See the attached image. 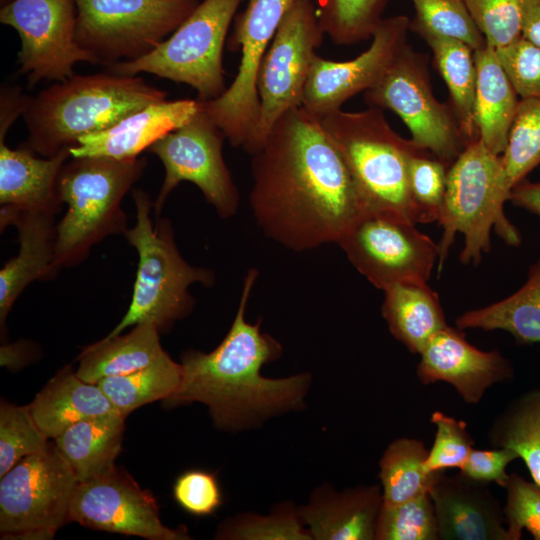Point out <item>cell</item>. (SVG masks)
Here are the masks:
<instances>
[{"mask_svg":"<svg viewBox=\"0 0 540 540\" xmlns=\"http://www.w3.org/2000/svg\"><path fill=\"white\" fill-rule=\"evenodd\" d=\"M249 203L264 234L293 251L337 243L368 212L321 119L283 114L252 154Z\"/></svg>","mask_w":540,"mask_h":540,"instance_id":"obj_1","label":"cell"},{"mask_svg":"<svg viewBox=\"0 0 540 540\" xmlns=\"http://www.w3.org/2000/svg\"><path fill=\"white\" fill-rule=\"evenodd\" d=\"M258 271H248L236 316L225 338L211 352L189 350L181 356L182 378L170 405L201 402L214 424L241 429L263 419L299 408L310 376L264 377L261 369L282 353L281 345L260 331V321L245 319L246 306Z\"/></svg>","mask_w":540,"mask_h":540,"instance_id":"obj_2","label":"cell"},{"mask_svg":"<svg viewBox=\"0 0 540 540\" xmlns=\"http://www.w3.org/2000/svg\"><path fill=\"white\" fill-rule=\"evenodd\" d=\"M166 98V91L137 75L74 74L30 97L23 114L26 145L43 157H53L76 146L81 137Z\"/></svg>","mask_w":540,"mask_h":540,"instance_id":"obj_3","label":"cell"},{"mask_svg":"<svg viewBox=\"0 0 540 540\" xmlns=\"http://www.w3.org/2000/svg\"><path fill=\"white\" fill-rule=\"evenodd\" d=\"M511 188L501 155H495L476 139L450 165L444 200L436 222L442 228L438 269L447 259L455 235H464L460 260L478 265L491 249V231L509 246L521 245L520 231L506 217L504 205Z\"/></svg>","mask_w":540,"mask_h":540,"instance_id":"obj_4","label":"cell"},{"mask_svg":"<svg viewBox=\"0 0 540 540\" xmlns=\"http://www.w3.org/2000/svg\"><path fill=\"white\" fill-rule=\"evenodd\" d=\"M132 196L136 223L124 235L138 253L136 280L127 312L106 337L139 323H152L159 331L166 330L192 309L194 300L189 287L197 282L211 286L215 279L210 269L192 266L181 256L167 219L153 224L149 194L134 189Z\"/></svg>","mask_w":540,"mask_h":540,"instance_id":"obj_5","label":"cell"},{"mask_svg":"<svg viewBox=\"0 0 540 540\" xmlns=\"http://www.w3.org/2000/svg\"><path fill=\"white\" fill-rule=\"evenodd\" d=\"M342 156L367 211L391 212L419 223L408 179L410 155L421 148L401 137L381 109H339L321 119ZM423 149V148H422Z\"/></svg>","mask_w":540,"mask_h":540,"instance_id":"obj_6","label":"cell"},{"mask_svg":"<svg viewBox=\"0 0 540 540\" xmlns=\"http://www.w3.org/2000/svg\"><path fill=\"white\" fill-rule=\"evenodd\" d=\"M146 165L143 157H71L63 165L57 188L68 210L57 224L56 251L61 267L84 260L92 246L105 237L125 233L127 218L121 202Z\"/></svg>","mask_w":540,"mask_h":540,"instance_id":"obj_7","label":"cell"},{"mask_svg":"<svg viewBox=\"0 0 540 540\" xmlns=\"http://www.w3.org/2000/svg\"><path fill=\"white\" fill-rule=\"evenodd\" d=\"M244 0H203L192 14L147 55L122 61L110 72L134 76L150 73L194 88L198 100L218 98L227 89L223 47L237 9Z\"/></svg>","mask_w":540,"mask_h":540,"instance_id":"obj_8","label":"cell"},{"mask_svg":"<svg viewBox=\"0 0 540 540\" xmlns=\"http://www.w3.org/2000/svg\"><path fill=\"white\" fill-rule=\"evenodd\" d=\"M75 40L109 67L154 50L196 9L198 0H74Z\"/></svg>","mask_w":540,"mask_h":540,"instance_id":"obj_9","label":"cell"},{"mask_svg":"<svg viewBox=\"0 0 540 540\" xmlns=\"http://www.w3.org/2000/svg\"><path fill=\"white\" fill-rule=\"evenodd\" d=\"M429 57L408 43L379 81L364 92L369 107L397 114L411 140L451 165L471 142L464 134L449 102H439L432 89Z\"/></svg>","mask_w":540,"mask_h":540,"instance_id":"obj_10","label":"cell"},{"mask_svg":"<svg viewBox=\"0 0 540 540\" xmlns=\"http://www.w3.org/2000/svg\"><path fill=\"white\" fill-rule=\"evenodd\" d=\"M78 481L55 443L14 465L0 481L2 539H51L69 521Z\"/></svg>","mask_w":540,"mask_h":540,"instance_id":"obj_11","label":"cell"},{"mask_svg":"<svg viewBox=\"0 0 540 540\" xmlns=\"http://www.w3.org/2000/svg\"><path fill=\"white\" fill-rule=\"evenodd\" d=\"M298 1L248 0L246 8L235 16L229 44L233 50L241 51L237 74L218 98L199 100L201 109L234 147L246 151L254 137L260 113L259 67L281 21Z\"/></svg>","mask_w":540,"mask_h":540,"instance_id":"obj_12","label":"cell"},{"mask_svg":"<svg viewBox=\"0 0 540 540\" xmlns=\"http://www.w3.org/2000/svg\"><path fill=\"white\" fill-rule=\"evenodd\" d=\"M324 35L313 0L298 1L284 16L259 67L260 113L249 154L261 148L283 114L302 105L312 59Z\"/></svg>","mask_w":540,"mask_h":540,"instance_id":"obj_13","label":"cell"},{"mask_svg":"<svg viewBox=\"0 0 540 540\" xmlns=\"http://www.w3.org/2000/svg\"><path fill=\"white\" fill-rule=\"evenodd\" d=\"M352 265L373 286L428 282L439 246L416 223L391 212H365L338 242Z\"/></svg>","mask_w":540,"mask_h":540,"instance_id":"obj_14","label":"cell"},{"mask_svg":"<svg viewBox=\"0 0 540 540\" xmlns=\"http://www.w3.org/2000/svg\"><path fill=\"white\" fill-rule=\"evenodd\" d=\"M225 135L209 115L199 111L183 126L169 132L147 151L162 162L165 177L153 208L160 215L168 195L188 181L195 184L218 215L236 214L240 196L223 158Z\"/></svg>","mask_w":540,"mask_h":540,"instance_id":"obj_15","label":"cell"},{"mask_svg":"<svg viewBox=\"0 0 540 540\" xmlns=\"http://www.w3.org/2000/svg\"><path fill=\"white\" fill-rule=\"evenodd\" d=\"M74 0H11L2 5L0 22L20 39L18 73L33 88L41 80L63 81L78 62L97 64L75 40Z\"/></svg>","mask_w":540,"mask_h":540,"instance_id":"obj_16","label":"cell"},{"mask_svg":"<svg viewBox=\"0 0 540 540\" xmlns=\"http://www.w3.org/2000/svg\"><path fill=\"white\" fill-rule=\"evenodd\" d=\"M69 521L107 532L149 540L190 539L185 528L162 524L157 501L125 471L78 482L69 507Z\"/></svg>","mask_w":540,"mask_h":540,"instance_id":"obj_17","label":"cell"},{"mask_svg":"<svg viewBox=\"0 0 540 540\" xmlns=\"http://www.w3.org/2000/svg\"><path fill=\"white\" fill-rule=\"evenodd\" d=\"M410 19L383 18L372 43L356 58L334 61L314 55L304 88L302 107L322 119L360 92L374 86L407 44Z\"/></svg>","mask_w":540,"mask_h":540,"instance_id":"obj_18","label":"cell"},{"mask_svg":"<svg viewBox=\"0 0 540 540\" xmlns=\"http://www.w3.org/2000/svg\"><path fill=\"white\" fill-rule=\"evenodd\" d=\"M416 374L424 385L450 384L468 404L479 403L486 391L515 377L514 367L498 349L480 350L462 330L446 326L420 352Z\"/></svg>","mask_w":540,"mask_h":540,"instance_id":"obj_19","label":"cell"},{"mask_svg":"<svg viewBox=\"0 0 540 540\" xmlns=\"http://www.w3.org/2000/svg\"><path fill=\"white\" fill-rule=\"evenodd\" d=\"M488 483L442 471L430 489L439 540H510L503 506Z\"/></svg>","mask_w":540,"mask_h":540,"instance_id":"obj_20","label":"cell"},{"mask_svg":"<svg viewBox=\"0 0 540 540\" xmlns=\"http://www.w3.org/2000/svg\"><path fill=\"white\" fill-rule=\"evenodd\" d=\"M55 214L1 206V230L14 225L18 232L19 251L0 270L1 329L13 304L33 281L53 278L60 270L56 241Z\"/></svg>","mask_w":540,"mask_h":540,"instance_id":"obj_21","label":"cell"},{"mask_svg":"<svg viewBox=\"0 0 540 540\" xmlns=\"http://www.w3.org/2000/svg\"><path fill=\"white\" fill-rule=\"evenodd\" d=\"M199 108L198 99L153 103L109 128L81 137L70 149L71 157H139L158 139L191 120Z\"/></svg>","mask_w":540,"mask_h":540,"instance_id":"obj_22","label":"cell"},{"mask_svg":"<svg viewBox=\"0 0 540 540\" xmlns=\"http://www.w3.org/2000/svg\"><path fill=\"white\" fill-rule=\"evenodd\" d=\"M383 505L378 485L342 492L319 488L299 515L318 540H375L377 518Z\"/></svg>","mask_w":540,"mask_h":540,"instance_id":"obj_23","label":"cell"},{"mask_svg":"<svg viewBox=\"0 0 540 540\" xmlns=\"http://www.w3.org/2000/svg\"><path fill=\"white\" fill-rule=\"evenodd\" d=\"M71 158L70 149L39 158L26 144L9 148L0 138V204L23 210L57 214L62 206L58 178Z\"/></svg>","mask_w":540,"mask_h":540,"instance_id":"obj_24","label":"cell"},{"mask_svg":"<svg viewBox=\"0 0 540 540\" xmlns=\"http://www.w3.org/2000/svg\"><path fill=\"white\" fill-rule=\"evenodd\" d=\"M476 88L474 122L478 139L495 155L504 152L520 97L503 69L495 49L474 51Z\"/></svg>","mask_w":540,"mask_h":540,"instance_id":"obj_25","label":"cell"},{"mask_svg":"<svg viewBox=\"0 0 540 540\" xmlns=\"http://www.w3.org/2000/svg\"><path fill=\"white\" fill-rule=\"evenodd\" d=\"M28 408L49 439L79 421L117 411L98 384L82 380L71 367L57 373Z\"/></svg>","mask_w":540,"mask_h":540,"instance_id":"obj_26","label":"cell"},{"mask_svg":"<svg viewBox=\"0 0 540 540\" xmlns=\"http://www.w3.org/2000/svg\"><path fill=\"white\" fill-rule=\"evenodd\" d=\"M125 417L118 411L79 421L54 439L78 482L111 472L122 447Z\"/></svg>","mask_w":540,"mask_h":540,"instance_id":"obj_27","label":"cell"},{"mask_svg":"<svg viewBox=\"0 0 540 540\" xmlns=\"http://www.w3.org/2000/svg\"><path fill=\"white\" fill-rule=\"evenodd\" d=\"M383 292L382 315L389 331L411 353L420 354L447 326L438 293L428 282H400Z\"/></svg>","mask_w":540,"mask_h":540,"instance_id":"obj_28","label":"cell"},{"mask_svg":"<svg viewBox=\"0 0 540 540\" xmlns=\"http://www.w3.org/2000/svg\"><path fill=\"white\" fill-rule=\"evenodd\" d=\"M159 329L139 323L127 334L104 337L83 349L76 374L96 384L103 378L128 374L149 366L166 352L160 344Z\"/></svg>","mask_w":540,"mask_h":540,"instance_id":"obj_29","label":"cell"},{"mask_svg":"<svg viewBox=\"0 0 540 540\" xmlns=\"http://www.w3.org/2000/svg\"><path fill=\"white\" fill-rule=\"evenodd\" d=\"M455 324L460 330H503L521 345L540 343V256L528 268L526 281L517 291L462 313Z\"/></svg>","mask_w":540,"mask_h":540,"instance_id":"obj_30","label":"cell"},{"mask_svg":"<svg viewBox=\"0 0 540 540\" xmlns=\"http://www.w3.org/2000/svg\"><path fill=\"white\" fill-rule=\"evenodd\" d=\"M416 34L432 51L434 65L448 88L449 103L464 134L470 141L478 139L473 113L476 88L474 50L457 39L428 31Z\"/></svg>","mask_w":540,"mask_h":540,"instance_id":"obj_31","label":"cell"},{"mask_svg":"<svg viewBox=\"0 0 540 540\" xmlns=\"http://www.w3.org/2000/svg\"><path fill=\"white\" fill-rule=\"evenodd\" d=\"M487 439L493 447L515 451L540 486V388L511 400L492 421Z\"/></svg>","mask_w":540,"mask_h":540,"instance_id":"obj_32","label":"cell"},{"mask_svg":"<svg viewBox=\"0 0 540 540\" xmlns=\"http://www.w3.org/2000/svg\"><path fill=\"white\" fill-rule=\"evenodd\" d=\"M429 449L416 438L392 441L379 462L384 506L398 505L430 492L442 471L429 472L425 461Z\"/></svg>","mask_w":540,"mask_h":540,"instance_id":"obj_33","label":"cell"},{"mask_svg":"<svg viewBox=\"0 0 540 540\" xmlns=\"http://www.w3.org/2000/svg\"><path fill=\"white\" fill-rule=\"evenodd\" d=\"M182 378L181 364L166 353L140 370L106 377L96 384L114 409L126 417L135 409L153 401L166 400L178 389Z\"/></svg>","mask_w":540,"mask_h":540,"instance_id":"obj_34","label":"cell"},{"mask_svg":"<svg viewBox=\"0 0 540 540\" xmlns=\"http://www.w3.org/2000/svg\"><path fill=\"white\" fill-rule=\"evenodd\" d=\"M390 0H318L316 11L325 35L350 46L372 38Z\"/></svg>","mask_w":540,"mask_h":540,"instance_id":"obj_35","label":"cell"},{"mask_svg":"<svg viewBox=\"0 0 540 540\" xmlns=\"http://www.w3.org/2000/svg\"><path fill=\"white\" fill-rule=\"evenodd\" d=\"M501 161L511 190L540 165V99H520Z\"/></svg>","mask_w":540,"mask_h":540,"instance_id":"obj_36","label":"cell"},{"mask_svg":"<svg viewBox=\"0 0 540 540\" xmlns=\"http://www.w3.org/2000/svg\"><path fill=\"white\" fill-rule=\"evenodd\" d=\"M415 15L410 30L428 31L460 40L474 51L483 48L486 40L476 26L465 0H411Z\"/></svg>","mask_w":540,"mask_h":540,"instance_id":"obj_37","label":"cell"},{"mask_svg":"<svg viewBox=\"0 0 540 540\" xmlns=\"http://www.w3.org/2000/svg\"><path fill=\"white\" fill-rule=\"evenodd\" d=\"M375 540H439L433 502L429 493L398 505H382Z\"/></svg>","mask_w":540,"mask_h":540,"instance_id":"obj_38","label":"cell"},{"mask_svg":"<svg viewBox=\"0 0 540 540\" xmlns=\"http://www.w3.org/2000/svg\"><path fill=\"white\" fill-rule=\"evenodd\" d=\"M48 437L35 422L28 406L1 401L0 477L23 458L43 449Z\"/></svg>","mask_w":540,"mask_h":540,"instance_id":"obj_39","label":"cell"},{"mask_svg":"<svg viewBox=\"0 0 540 540\" xmlns=\"http://www.w3.org/2000/svg\"><path fill=\"white\" fill-rule=\"evenodd\" d=\"M450 165L419 148L408 160L409 188L419 223L437 221L444 200Z\"/></svg>","mask_w":540,"mask_h":540,"instance_id":"obj_40","label":"cell"},{"mask_svg":"<svg viewBox=\"0 0 540 540\" xmlns=\"http://www.w3.org/2000/svg\"><path fill=\"white\" fill-rule=\"evenodd\" d=\"M487 45L495 50L522 37L525 0H465Z\"/></svg>","mask_w":540,"mask_h":540,"instance_id":"obj_41","label":"cell"},{"mask_svg":"<svg viewBox=\"0 0 540 540\" xmlns=\"http://www.w3.org/2000/svg\"><path fill=\"white\" fill-rule=\"evenodd\" d=\"M219 539H313L298 511L288 506L270 516L241 515L219 528Z\"/></svg>","mask_w":540,"mask_h":540,"instance_id":"obj_42","label":"cell"},{"mask_svg":"<svg viewBox=\"0 0 540 540\" xmlns=\"http://www.w3.org/2000/svg\"><path fill=\"white\" fill-rule=\"evenodd\" d=\"M430 421L436 427L432 447L425 461L429 472L460 468L474 448V439L462 420L441 411H434Z\"/></svg>","mask_w":540,"mask_h":540,"instance_id":"obj_43","label":"cell"},{"mask_svg":"<svg viewBox=\"0 0 540 540\" xmlns=\"http://www.w3.org/2000/svg\"><path fill=\"white\" fill-rule=\"evenodd\" d=\"M504 489L503 513L510 540H520L523 530L540 540V486L511 473Z\"/></svg>","mask_w":540,"mask_h":540,"instance_id":"obj_44","label":"cell"},{"mask_svg":"<svg viewBox=\"0 0 540 540\" xmlns=\"http://www.w3.org/2000/svg\"><path fill=\"white\" fill-rule=\"evenodd\" d=\"M495 52L520 99H540V47L521 37Z\"/></svg>","mask_w":540,"mask_h":540,"instance_id":"obj_45","label":"cell"},{"mask_svg":"<svg viewBox=\"0 0 540 540\" xmlns=\"http://www.w3.org/2000/svg\"><path fill=\"white\" fill-rule=\"evenodd\" d=\"M173 493L185 511L197 516L212 514L222 503L218 481L207 471L184 472L177 478Z\"/></svg>","mask_w":540,"mask_h":540,"instance_id":"obj_46","label":"cell"},{"mask_svg":"<svg viewBox=\"0 0 540 540\" xmlns=\"http://www.w3.org/2000/svg\"><path fill=\"white\" fill-rule=\"evenodd\" d=\"M516 459H519L517 453L509 448H473L459 472L473 480L496 483L504 488L510 476L507 467Z\"/></svg>","mask_w":540,"mask_h":540,"instance_id":"obj_47","label":"cell"},{"mask_svg":"<svg viewBox=\"0 0 540 540\" xmlns=\"http://www.w3.org/2000/svg\"><path fill=\"white\" fill-rule=\"evenodd\" d=\"M30 96L23 93L20 87L3 85L0 92V138H5L15 120L23 115Z\"/></svg>","mask_w":540,"mask_h":540,"instance_id":"obj_48","label":"cell"},{"mask_svg":"<svg viewBox=\"0 0 540 540\" xmlns=\"http://www.w3.org/2000/svg\"><path fill=\"white\" fill-rule=\"evenodd\" d=\"M509 201L516 207L540 217V181L531 182L525 179L518 183L512 188Z\"/></svg>","mask_w":540,"mask_h":540,"instance_id":"obj_49","label":"cell"},{"mask_svg":"<svg viewBox=\"0 0 540 540\" xmlns=\"http://www.w3.org/2000/svg\"><path fill=\"white\" fill-rule=\"evenodd\" d=\"M522 37L540 47V0H525Z\"/></svg>","mask_w":540,"mask_h":540,"instance_id":"obj_50","label":"cell"},{"mask_svg":"<svg viewBox=\"0 0 540 540\" xmlns=\"http://www.w3.org/2000/svg\"><path fill=\"white\" fill-rule=\"evenodd\" d=\"M25 348L18 345H4L1 347V365L10 368L19 367L25 361Z\"/></svg>","mask_w":540,"mask_h":540,"instance_id":"obj_51","label":"cell"},{"mask_svg":"<svg viewBox=\"0 0 540 540\" xmlns=\"http://www.w3.org/2000/svg\"><path fill=\"white\" fill-rule=\"evenodd\" d=\"M10 1H11V0H1V4H2V5H5V4H7L8 2H10Z\"/></svg>","mask_w":540,"mask_h":540,"instance_id":"obj_52","label":"cell"}]
</instances>
